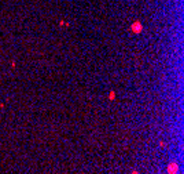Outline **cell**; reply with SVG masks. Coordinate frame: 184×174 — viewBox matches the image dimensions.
Instances as JSON below:
<instances>
[{"label":"cell","instance_id":"3","mask_svg":"<svg viewBox=\"0 0 184 174\" xmlns=\"http://www.w3.org/2000/svg\"><path fill=\"white\" fill-rule=\"evenodd\" d=\"M109 98H110V101H113L114 98H116V93H114V91H111L110 94H109Z\"/></svg>","mask_w":184,"mask_h":174},{"label":"cell","instance_id":"1","mask_svg":"<svg viewBox=\"0 0 184 174\" xmlns=\"http://www.w3.org/2000/svg\"><path fill=\"white\" fill-rule=\"evenodd\" d=\"M166 171L168 174H177L179 173V165H177V162H171L168 167H166Z\"/></svg>","mask_w":184,"mask_h":174},{"label":"cell","instance_id":"2","mask_svg":"<svg viewBox=\"0 0 184 174\" xmlns=\"http://www.w3.org/2000/svg\"><path fill=\"white\" fill-rule=\"evenodd\" d=\"M130 31L133 33H136V35H139V33L143 31V25H142L139 21H136V22H133L130 25Z\"/></svg>","mask_w":184,"mask_h":174},{"label":"cell","instance_id":"4","mask_svg":"<svg viewBox=\"0 0 184 174\" xmlns=\"http://www.w3.org/2000/svg\"><path fill=\"white\" fill-rule=\"evenodd\" d=\"M132 174H140V173L137 171V170H133V171H132Z\"/></svg>","mask_w":184,"mask_h":174}]
</instances>
